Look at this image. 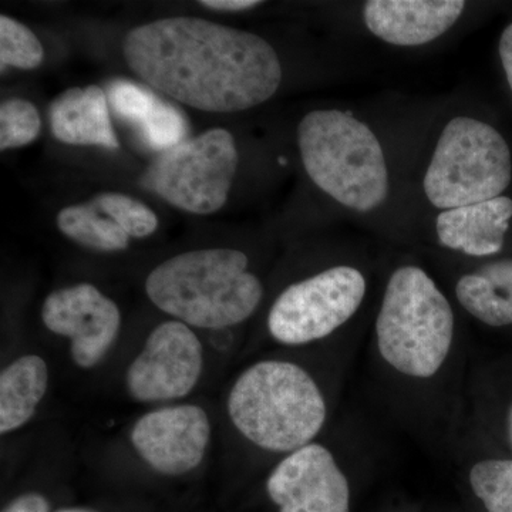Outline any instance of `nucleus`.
Listing matches in <instances>:
<instances>
[{"instance_id": "nucleus-1", "label": "nucleus", "mask_w": 512, "mask_h": 512, "mask_svg": "<svg viewBox=\"0 0 512 512\" xmlns=\"http://www.w3.org/2000/svg\"><path fill=\"white\" fill-rule=\"evenodd\" d=\"M123 52L151 89L211 113L259 106L282 82L281 62L265 39L200 18H165L131 29Z\"/></svg>"}, {"instance_id": "nucleus-2", "label": "nucleus", "mask_w": 512, "mask_h": 512, "mask_svg": "<svg viewBox=\"0 0 512 512\" xmlns=\"http://www.w3.org/2000/svg\"><path fill=\"white\" fill-rule=\"evenodd\" d=\"M228 414L249 443L288 456L319 436L329 407L305 367L289 360H261L244 370L232 386Z\"/></svg>"}, {"instance_id": "nucleus-3", "label": "nucleus", "mask_w": 512, "mask_h": 512, "mask_svg": "<svg viewBox=\"0 0 512 512\" xmlns=\"http://www.w3.org/2000/svg\"><path fill=\"white\" fill-rule=\"evenodd\" d=\"M248 264V256L237 249L185 252L151 271L146 292L160 311L185 325L229 328L247 320L264 296Z\"/></svg>"}, {"instance_id": "nucleus-4", "label": "nucleus", "mask_w": 512, "mask_h": 512, "mask_svg": "<svg viewBox=\"0 0 512 512\" xmlns=\"http://www.w3.org/2000/svg\"><path fill=\"white\" fill-rule=\"evenodd\" d=\"M376 350L384 365L412 382L439 376L453 352L456 320L436 282L419 266L396 269L377 315Z\"/></svg>"}, {"instance_id": "nucleus-5", "label": "nucleus", "mask_w": 512, "mask_h": 512, "mask_svg": "<svg viewBox=\"0 0 512 512\" xmlns=\"http://www.w3.org/2000/svg\"><path fill=\"white\" fill-rule=\"evenodd\" d=\"M306 173L320 190L345 207L369 212L389 194L382 146L372 130L352 114L315 110L298 127Z\"/></svg>"}, {"instance_id": "nucleus-6", "label": "nucleus", "mask_w": 512, "mask_h": 512, "mask_svg": "<svg viewBox=\"0 0 512 512\" xmlns=\"http://www.w3.org/2000/svg\"><path fill=\"white\" fill-rule=\"evenodd\" d=\"M511 151L483 121L456 117L441 134L424 191L434 207L454 210L501 197L511 183Z\"/></svg>"}, {"instance_id": "nucleus-7", "label": "nucleus", "mask_w": 512, "mask_h": 512, "mask_svg": "<svg viewBox=\"0 0 512 512\" xmlns=\"http://www.w3.org/2000/svg\"><path fill=\"white\" fill-rule=\"evenodd\" d=\"M234 137L212 128L165 150L143 175V185L168 204L190 214L220 211L238 168Z\"/></svg>"}, {"instance_id": "nucleus-8", "label": "nucleus", "mask_w": 512, "mask_h": 512, "mask_svg": "<svg viewBox=\"0 0 512 512\" xmlns=\"http://www.w3.org/2000/svg\"><path fill=\"white\" fill-rule=\"evenodd\" d=\"M366 288L362 272L345 265L296 282L272 305L269 333L286 346L309 345L329 338L359 311Z\"/></svg>"}, {"instance_id": "nucleus-9", "label": "nucleus", "mask_w": 512, "mask_h": 512, "mask_svg": "<svg viewBox=\"0 0 512 512\" xmlns=\"http://www.w3.org/2000/svg\"><path fill=\"white\" fill-rule=\"evenodd\" d=\"M204 366L198 336L180 320L161 323L127 370V390L141 403L183 399L197 386Z\"/></svg>"}, {"instance_id": "nucleus-10", "label": "nucleus", "mask_w": 512, "mask_h": 512, "mask_svg": "<svg viewBox=\"0 0 512 512\" xmlns=\"http://www.w3.org/2000/svg\"><path fill=\"white\" fill-rule=\"evenodd\" d=\"M279 512H350V484L335 454L313 443L282 458L266 480Z\"/></svg>"}, {"instance_id": "nucleus-11", "label": "nucleus", "mask_w": 512, "mask_h": 512, "mask_svg": "<svg viewBox=\"0 0 512 512\" xmlns=\"http://www.w3.org/2000/svg\"><path fill=\"white\" fill-rule=\"evenodd\" d=\"M42 320L50 332L70 340L73 362L82 369L99 365L119 336V306L90 284L59 289L47 296Z\"/></svg>"}, {"instance_id": "nucleus-12", "label": "nucleus", "mask_w": 512, "mask_h": 512, "mask_svg": "<svg viewBox=\"0 0 512 512\" xmlns=\"http://www.w3.org/2000/svg\"><path fill=\"white\" fill-rule=\"evenodd\" d=\"M138 456L163 476H184L195 470L211 439L208 414L195 404L161 407L141 416L131 429Z\"/></svg>"}, {"instance_id": "nucleus-13", "label": "nucleus", "mask_w": 512, "mask_h": 512, "mask_svg": "<svg viewBox=\"0 0 512 512\" xmlns=\"http://www.w3.org/2000/svg\"><path fill=\"white\" fill-rule=\"evenodd\" d=\"M461 0H372L363 16L373 35L394 46H421L446 33L464 12Z\"/></svg>"}, {"instance_id": "nucleus-14", "label": "nucleus", "mask_w": 512, "mask_h": 512, "mask_svg": "<svg viewBox=\"0 0 512 512\" xmlns=\"http://www.w3.org/2000/svg\"><path fill=\"white\" fill-rule=\"evenodd\" d=\"M106 94L114 113L136 128L148 147L163 153L183 143L188 131L184 114L147 87L114 80Z\"/></svg>"}, {"instance_id": "nucleus-15", "label": "nucleus", "mask_w": 512, "mask_h": 512, "mask_svg": "<svg viewBox=\"0 0 512 512\" xmlns=\"http://www.w3.org/2000/svg\"><path fill=\"white\" fill-rule=\"evenodd\" d=\"M511 218V198L497 197L441 212L437 217V235L443 247L466 255H495L503 249Z\"/></svg>"}, {"instance_id": "nucleus-16", "label": "nucleus", "mask_w": 512, "mask_h": 512, "mask_svg": "<svg viewBox=\"0 0 512 512\" xmlns=\"http://www.w3.org/2000/svg\"><path fill=\"white\" fill-rule=\"evenodd\" d=\"M49 120L53 136L64 144L120 147L111 126L107 94L99 86L73 87L60 94L50 106Z\"/></svg>"}, {"instance_id": "nucleus-17", "label": "nucleus", "mask_w": 512, "mask_h": 512, "mask_svg": "<svg viewBox=\"0 0 512 512\" xmlns=\"http://www.w3.org/2000/svg\"><path fill=\"white\" fill-rule=\"evenodd\" d=\"M49 369L40 356L19 357L0 375V433L20 429L33 416L45 397Z\"/></svg>"}, {"instance_id": "nucleus-18", "label": "nucleus", "mask_w": 512, "mask_h": 512, "mask_svg": "<svg viewBox=\"0 0 512 512\" xmlns=\"http://www.w3.org/2000/svg\"><path fill=\"white\" fill-rule=\"evenodd\" d=\"M57 227L67 238L99 252H119L128 248V235L103 212L90 204L63 208L57 215Z\"/></svg>"}, {"instance_id": "nucleus-19", "label": "nucleus", "mask_w": 512, "mask_h": 512, "mask_svg": "<svg viewBox=\"0 0 512 512\" xmlns=\"http://www.w3.org/2000/svg\"><path fill=\"white\" fill-rule=\"evenodd\" d=\"M456 296L460 305L484 325L491 328L512 325V302L477 272L458 279Z\"/></svg>"}, {"instance_id": "nucleus-20", "label": "nucleus", "mask_w": 512, "mask_h": 512, "mask_svg": "<svg viewBox=\"0 0 512 512\" xmlns=\"http://www.w3.org/2000/svg\"><path fill=\"white\" fill-rule=\"evenodd\" d=\"M471 490L487 512H512V458H484L468 473Z\"/></svg>"}, {"instance_id": "nucleus-21", "label": "nucleus", "mask_w": 512, "mask_h": 512, "mask_svg": "<svg viewBox=\"0 0 512 512\" xmlns=\"http://www.w3.org/2000/svg\"><path fill=\"white\" fill-rule=\"evenodd\" d=\"M97 210L103 212L130 238H146L157 231L158 218L143 202L117 192H104L92 201Z\"/></svg>"}, {"instance_id": "nucleus-22", "label": "nucleus", "mask_w": 512, "mask_h": 512, "mask_svg": "<svg viewBox=\"0 0 512 512\" xmlns=\"http://www.w3.org/2000/svg\"><path fill=\"white\" fill-rule=\"evenodd\" d=\"M42 43L35 33L18 20L0 16V66L36 69L43 62Z\"/></svg>"}, {"instance_id": "nucleus-23", "label": "nucleus", "mask_w": 512, "mask_h": 512, "mask_svg": "<svg viewBox=\"0 0 512 512\" xmlns=\"http://www.w3.org/2000/svg\"><path fill=\"white\" fill-rule=\"evenodd\" d=\"M39 111L28 100L8 99L0 104V148L2 151L33 143L40 133Z\"/></svg>"}, {"instance_id": "nucleus-24", "label": "nucleus", "mask_w": 512, "mask_h": 512, "mask_svg": "<svg viewBox=\"0 0 512 512\" xmlns=\"http://www.w3.org/2000/svg\"><path fill=\"white\" fill-rule=\"evenodd\" d=\"M478 275L487 279L504 298L512 302V259H500L481 266Z\"/></svg>"}, {"instance_id": "nucleus-25", "label": "nucleus", "mask_w": 512, "mask_h": 512, "mask_svg": "<svg viewBox=\"0 0 512 512\" xmlns=\"http://www.w3.org/2000/svg\"><path fill=\"white\" fill-rule=\"evenodd\" d=\"M50 504L45 495L28 493L15 498L2 512H49Z\"/></svg>"}, {"instance_id": "nucleus-26", "label": "nucleus", "mask_w": 512, "mask_h": 512, "mask_svg": "<svg viewBox=\"0 0 512 512\" xmlns=\"http://www.w3.org/2000/svg\"><path fill=\"white\" fill-rule=\"evenodd\" d=\"M204 8L221 10V12H242V10L254 9L261 5L256 0H202Z\"/></svg>"}, {"instance_id": "nucleus-27", "label": "nucleus", "mask_w": 512, "mask_h": 512, "mask_svg": "<svg viewBox=\"0 0 512 512\" xmlns=\"http://www.w3.org/2000/svg\"><path fill=\"white\" fill-rule=\"evenodd\" d=\"M500 57L505 74H507L508 84H510L512 90V23L501 35Z\"/></svg>"}, {"instance_id": "nucleus-28", "label": "nucleus", "mask_w": 512, "mask_h": 512, "mask_svg": "<svg viewBox=\"0 0 512 512\" xmlns=\"http://www.w3.org/2000/svg\"><path fill=\"white\" fill-rule=\"evenodd\" d=\"M507 430H508V439H510V444L512 447V404L510 409H508L507 414Z\"/></svg>"}, {"instance_id": "nucleus-29", "label": "nucleus", "mask_w": 512, "mask_h": 512, "mask_svg": "<svg viewBox=\"0 0 512 512\" xmlns=\"http://www.w3.org/2000/svg\"><path fill=\"white\" fill-rule=\"evenodd\" d=\"M56 512H94L92 510H86V508H62V510Z\"/></svg>"}]
</instances>
